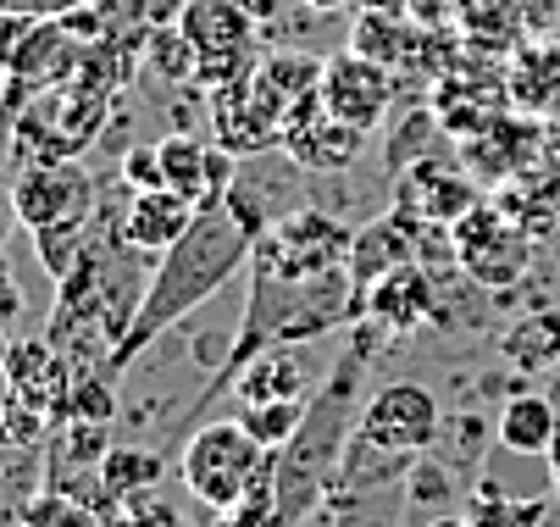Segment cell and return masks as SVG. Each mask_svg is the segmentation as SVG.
Segmentation results:
<instances>
[{
  "label": "cell",
  "instance_id": "obj_11",
  "mask_svg": "<svg viewBox=\"0 0 560 527\" xmlns=\"http://www.w3.org/2000/svg\"><path fill=\"white\" fill-rule=\"evenodd\" d=\"M211 128H217V144L228 156H261V150L278 144V128H283V112L261 95L256 72L233 90H217L211 95Z\"/></svg>",
  "mask_w": 560,
  "mask_h": 527
},
{
  "label": "cell",
  "instance_id": "obj_27",
  "mask_svg": "<svg viewBox=\"0 0 560 527\" xmlns=\"http://www.w3.org/2000/svg\"><path fill=\"white\" fill-rule=\"evenodd\" d=\"M84 245H90V222H84V229H39V234H34V256L45 261V272H50L56 283L78 267Z\"/></svg>",
  "mask_w": 560,
  "mask_h": 527
},
{
  "label": "cell",
  "instance_id": "obj_17",
  "mask_svg": "<svg viewBox=\"0 0 560 527\" xmlns=\"http://www.w3.org/2000/svg\"><path fill=\"white\" fill-rule=\"evenodd\" d=\"M555 433H560V411L549 395L538 389H516L505 406H500V422H494V438L511 456H549L555 449Z\"/></svg>",
  "mask_w": 560,
  "mask_h": 527
},
{
  "label": "cell",
  "instance_id": "obj_36",
  "mask_svg": "<svg viewBox=\"0 0 560 527\" xmlns=\"http://www.w3.org/2000/svg\"><path fill=\"white\" fill-rule=\"evenodd\" d=\"M28 505V500H23ZM23 505H7V500H0V527H28L23 522Z\"/></svg>",
  "mask_w": 560,
  "mask_h": 527
},
{
  "label": "cell",
  "instance_id": "obj_14",
  "mask_svg": "<svg viewBox=\"0 0 560 527\" xmlns=\"http://www.w3.org/2000/svg\"><path fill=\"white\" fill-rule=\"evenodd\" d=\"M200 216V206L178 189H139L128 195V211L117 216L122 222V239L139 250V256H167L184 234H189V222Z\"/></svg>",
  "mask_w": 560,
  "mask_h": 527
},
{
  "label": "cell",
  "instance_id": "obj_22",
  "mask_svg": "<svg viewBox=\"0 0 560 527\" xmlns=\"http://www.w3.org/2000/svg\"><path fill=\"white\" fill-rule=\"evenodd\" d=\"M323 67H328V61H316V56L278 50V56L256 61V84H261V95H267L278 112H289L294 101H305V95L323 90Z\"/></svg>",
  "mask_w": 560,
  "mask_h": 527
},
{
  "label": "cell",
  "instance_id": "obj_40",
  "mask_svg": "<svg viewBox=\"0 0 560 527\" xmlns=\"http://www.w3.org/2000/svg\"><path fill=\"white\" fill-rule=\"evenodd\" d=\"M555 411H560V400H555ZM549 456H555V489H560V433H555V449H549Z\"/></svg>",
  "mask_w": 560,
  "mask_h": 527
},
{
  "label": "cell",
  "instance_id": "obj_41",
  "mask_svg": "<svg viewBox=\"0 0 560 527\" xmlns=\"http://www.w3.org/2000/svg\"><path fill=\"white\" fill-rule=\"evenodd\" d=\"M217 527H245V522H238V516H233V511H228V516H222V522H217Z\"/></svg>",
  "mask_w": 560,
  "mask_h": 527
},
{
  "label": "cell",
  "instance_id": "obj_19",
  "mask_svg": "<svg viewBox=\"0 0 560 527\" xmlns=\"http://www.w3.org/2000/svg\"><path fill=\"white\" fill-rule=\"evenodd\" d=\"M455 23H460V39L471 50H494V56L516 50L527 34L516 0H455Z\"/></svg>",
  "mask_w": 560,
  "mask_h": 527
},
{
  "label": "cell",
  "instance_id": "obj_20",
  "mask_svg": "<svg viewBox=\"0 0 560 527\" xmlns=\"http://www.w3.org/2000/svg\"><path fill=\"white\" fill-rule=\"evenodd\" d=\"M162 456H150V449H133V444H112L101 467H95V483L112 505H128V500H144L155 494V483H162Z\"/></svg>",
  "mask_w": 560,
  "mask_h": 527
},
{
  "label": "cell",
  "instance_id": "obj_34",
  "mask_svg": "<svg viewBox=\"0 0 560 527\" xmlns=\"http://www.w3.org/2000/svg\"><path fill=\"white\" fill-rule=\"evenodd\" d=\"M355 7V17L361 12H399V17H411V0H350Z\"/></svg>",
  "mask_w": 560,
  "mask_h": 527
},
{
  "label": "cell",
  "instance_id": "obj_32",
  "mask_svg": "<svg viewBox=\"0 0 560 527\" xmlns=\"http://www.w3.org/2000/svg\"><path fill=\"white\" fill-rule=\"evenodd\" d=\"M411 17L422 28H444V23H455V0H411Z\"/></svg>",
  "mask_w": 560,
  "mask_h": 527
},
{
  "label": "cell",
  "instance_id": "obj_5",
  "mask_svg": "<svg viewBox=\"0 0 560 527\" xmlns=\"http://www.w3.org/2000/svg\"><path fill=\"white\" fill-rule=\"evenodd\" d=\"M7 200H12V211H18V222L28 234H39V229H84V222L101 211V184L78 156L23 162Z\"/></svg>",
  "mask_w": 560,
  "mask_h": 527
},
{
  "label": "cell",
  "instance_id": "obj_18",
  "mask_svg": "<svg viewBox=\"0 0 560 527\" xmlns=\"http://www.w3.org/2000/svg\"><path fill=\"white\" fill-rule=\"evenodd\" d=\"M305 389H311V372H305V361L289 355V350H267V355H256V361L233 378V400H238V406L305 400Z\"/></svg>",
  "mask_w": 560,
  "mask_h": 527
},
{
  "label": "cell",
  "instance_id": "obj_42",
  "mask_svg": "<svg viewBox=\"0 0 560 527\" xmlns=\"http://www.w3.org/2000/svg\"><path fill=\"white\" fill-rule=\"evenodd\" d=\"M0 428H7V389H0Z\"/></svg>",
  "mask_w": 560,
  "mask_h": 527
},
{
  "label": "cell",
  "instance_id": "obj_25",
  "mask_svg": "<svg viewBox=\"0 0 560 527\" xmlns=\"http://www.w3.org/2000/svg\"><path fill=\"white\" fill-rule=\"evenodd\" d=\"M144 56H150V67L162 72V79H195L200 72V50L184 39L178 23H155L144 34Z\"/></svg>",
  "mask_w": 560,
  "mask_h": 527
},
{
  "label": "cell",
  "instance_id": "obj_24",
  "mask_svg": "<svg viewBox=\"0 0 560 527\" xmlns=\"http://www.w3.org/2000/svg\"><path fill=\"white\" fill-rule=\"evenodd\" d=\"M544 516H549V500H516V494H505L494 478H477V489H471V505H466V522L471 527H544Z\"/></svg>",
  "mask_w": 560,
  "mask_h": 527
},
{
  "label": "cell",
  "instance_id": "obj_13",
  "mask_svg": "<svg viewBox=\"0 0 560 527\" xmlns=\"http://www.w3.org/2000/svg\"><path fill=\"white\" fill-rule=\"evenodd\" d=\"M162 173H167V189L189 195L200 211L217 206L233 189V156L222 144H206V139L184 133V128L173 139H162Z\"/></svg>",
  "mask_w": 560,
  "mask_h": 527
},
{
  "label": "cell",
  "instance_id": "obj_15",
  "mask_svg": "<svg viewBox=\"0 0 560 527\" xmlns=\"http://www.w3.org/2000/svg\"><path fill=\"white\" fill-rule=\"evenodd\" d=\"M178 28L200 50V61L238 56V50H250V39H256V17L238 7V0H184Z\"/></svg>",
  "mask_w": 560,
  "mask_h": 527
},
{
  "label": "cell",
  "instance_id": "obj_10",
  "mask_svg": "<svg viewBox=\"0 0 560 527\" xmlns=\"http://www.w3.org/2000/svg\"><path fill=\"white\" fill-rule=\"evenodd\" d=\"M444 317V300H439V278L417 261L394 267L383 283L366 289V323L383 328V339H406L428 323Z\"/></svg>",
  "mask_w": 560,
  "mask_h": 527
},
{
  "label": "cell",
  "instance_id": "obj_28",
  "mask_svg": "<svg viewBox=\"0 0 560 527\" xmlns=\"http://www.w3.org/2000/svg\"><path fill=\"white\" fill-rule=\"evenodd\" d=\"M106 527H189V522H184V511H173L167 500L144 494V500H128V505H117V511L106 516Z\"/></svg>",
  "mask_w": 560,
  "mask_h": 527
},
{
  "label": "cell",
  "instance_id": "obj_31",
  "mask_svg": "<svg viewBox=\"0 0 560 527\" xmlns=\"http://www.w3.org/2000/svg\"><path fill=\"white\" fill-rule=\"evenodd\" d=\"M84 0H0V12H23V17H61Z\"/></svg>",
  "mask_w": 560,
  "mask_h": 527
},
{
  "label": "cell",
  "instance_id": "obj_38",
  "mask_svg": "<svg viewBox=\"0 0 560 527\" xmlns=\"http://www.w3.org/2000/svg\"><path fill=\"white\" fill-rule=\"evenodd\" d=\"M422 527H471V522H466V516H450V511H444V516H428Z\"/></svg>",
  "mask_w": 560,
  "mask_h": 527
},
{
  "label": "cell",
  "instance_id": "obj_7",
  "mask_svg": "<svg viewBox=\"0 0 560 527\" xmlns=\"http://www.w3.org/2000/svg\"><path fill=\"white\" fill-rule=\"evenodd\" d=\"M450 245H455V267L477 289H516L533 267V239L511 229L494 206H471L450 229Z\"/></svg>",
  "mask_w": 560,
  "mask_h": 527
},
{
  "label": "cell",
  "instance_id": "obj_21",
  "mask_svg": "<svg viewBox=\"0 0 560 527\" xmlns=\"http://www.w3.org/2000/svg\"><path fill=\"white\" fill-rule=\"evenodd\" d=\"M411 489L388 483V489H328V522L334 527H399V511H406Z\"/></svg>",
  "mask_w": 560,
  "mask_h": 527
},
{
  "label": "cell",
  "instance_id": "obj_9",
  "mask_svg": "<svg viewBox=\"0 0 560 527\" xmlns=\"http://www.w3.org/2000/svg\"><path fill=\"white\" fill-rule=\"evenodd\" d=\"M316 95H323V106L339 122L372 133L388 117V106H394V72L366 61V56H355V50H345V56H334L323 67V90H316Z\"/></svg>",
  "mask_w": 560,
  "mask_h": 527
},
{
  "label": "cell",
  "instance_id": "obj_23",
  "mask_svg": "<svg viewBox=\"0 0 560 527\" xmlns=\"http://www.w3.org/2000/svg\"><path fill=\"white\" fill-rule=\"evenodd\" d=\"M500 350H505V361L516 366V372H549V366H560V317L555 312H533V317H522L505 339H500Z\"/></svg>",
  "mask_w": 560,
  "mask_h": 527
},
{
  "label": "cell",
  "instance_id": "obj_33",
  "mask_svg": "<svg viewBox=\"0 0 560 527\" xmlns=\"http://www.w3.org/2000/svg\"><path fill=\"white\" fill-rule=\"evenodd\" d=\"M516 12H522L527 28H549L560 17V0H516Z\"/></svg>",
  "mask_w": 560,
  "mask_h": 527
},
{
  "label": "cell",
  "instance_id": "obj_1",
  "mask_svg": "<svg viewBox=\"0 0 560 527\" xmlns=\"http://www.w3.org/2000/svg\"><path fill=\"white\" fill-rule=\"evenodd\" d=\"M267 222L272 216L261 211V200L245 184H233L217 206H206L189 222V234L167 256H155V272L144 278V294H139V312H133L128 333L117 339V350L106 355L112 378H122L155 339L173 333L184 317H195L217 289H228L233 272L250 267V250Z\"/></svg>",
  "mask_w": 560,
  "mask_h": 527
},
{
  "label": "cell",
  "instance_id": "obj_3",
  "mask_svg": "<svg viewBox=\"0 0 560 527\" xmlns=\"http://www.w3.org/2000/svg\"><path fill=\"white\" fill-rule=\"evenodd\" d=\"M272 461V449L245 428V422H200L178 456V478L184 489L211 505V511H233L250 494V483L261 478V467Z\"/></svg>",
  "mask_w": 560,
  "mask_h": 527
},
{
  "label": "cell",
  "instance_id": "obj_29",
  "mask_svg": "<svg viewBox=\"0 0 560 527\" xmlns=\"http://www.w3.org/2000/svg\"><path fill=\"white\" fill-rule=\"evenodd\" d=\"M122 184L139 195V189H162L167 173H162V144H133L122 156Z\"/></svg>",
  "mask_w": 560,
  "mask_h": 527
},
{
  "label": "cell",
  "instance_id": "obj_8",
  "mask_svg": "<svg viewBox=\"0 0 560 527\" xmlns=\"http://www.w3.org/2000/svg\"><path fill=\"white\" fill-rule=\"evenodd\" d=\"M361 128L339 122L323 95H305L283 112V128H278V150L294 162V167H316V173H345L361 162Z\"/></svg>",
  "mask_w": 560,
  "mask_h": 527
},
{
  "label": "cell",
  "instance_id": "obj_12",
  "mask_svg": "<svg viewBox=\"0 0 560 527\" xmlns=\"http://www.w3.org/2000/svg\"><path fill=\"white\" fill-rule=\"evenodd\" d=\"M399 206L422 222H433V229H455V222L483 200H477V184L450 156H417L411 173L399 178Z\"/></svg>",
  "mask_w": 560,
  "mask_h": 527
},
{
  "label": "cell",
  "instance_id": "obj_2",
  "mask_svg": "<svg viewBox=\"0 0 560 527\" xmlns=\"http://www.w3.org/2000/svg\"><path fill=\"white\" fill-rule=\"evenodd\" d=\"M383 344V328L372 323H355V339L350 350L334 361L328 384L305 400V422L300 433L272 449L278 461V527H300L316 505H328V489H334V472H339V456L355 433V389H361V372L372 366Z\"/></svg>",
  "mask_w": 560,
  "mask_h": 527
},
{
  "label": "cell",
  "instance_id": "obj_16",
  "mask_svg": "<svg viewBox=\"0 0 560 527\" xmlns=\"http://www.w3.org/2000/svg\"><path fill=\"white\" fill-rule=\"evenodd\" d=\"M422 39H428V28H422L417 17L361 12V17H355V34H350V50L394 72V67H422Z\"/></svg>",
  "mask_w": 560,
  "mask_h": 527
},
{
  "label": "cell",
  "instance_id": "obj_37",
  "mask_svg": "<svg viewBox=\"0 0 560 527\" xmlns=\"http://www.w3.org/2000/svg\"><path fill=\"white\" fill-rule=\"evenodd\" d=\"M300 7H311V12H323V17H328V12H345L350 0H300Z\"/></svg>",
  "mask_w": 560,
  "mask_h": 527
},
{
  "label": "cell",
  "instance_id": "obj_4",
  "mask_svg": "<svg viewBox=\"0 0 560 527\" xmlns=\"http://www.w3.org/2000/svg\"><path fill=\"white\" fill-rule=\"evenodd\" d=\"M350 239H355V229H345L339 216L300 206L289 216H272L261 229L250 267H267L278 278H323V272L350 267Z\"/></svg>",
  "mask_w": 560,
  "mask_h": 527
},
{
  "label": "cell",
  "instance_id": "obj_43",
  "mask_svg": "<svg viewBox=\"0 0 560 527\" xmlns=\"http://www.w3.org/2000/svg\"><path fill=\"white\" fill-rule=\"evenodd\" d=\"M0 494H7V467H0Z\"/></svg>",
  "mask_w": 560,
  "mask_h": 527
},
{
  "label": "cell",
  "instance_id": "obj_26",
  "mask_svg": "<svg viewBox=\"0 0 560 527\" xmlns=\"http://www.w3.org/2000/svg\"><path fill=\"white\" fill-rule=\"evenodd\" d=\"M238 422H245L267 449H283L300 422H305V400H267V406H238Z\"/></svg>",
  "mask_w": 560,
  "mask_h": 527
},
{
  "label": "cell",
  "instance_id": "obj_35",
  "mask_svg": "<svg viewBox=\"0 0 560 527\" xmlns=\"http://www.w3.org/2000/svg\"><path fill=\"white\" fill-rule=\"evenodd\" d=\"M238 7H245L256 23H267V17H278V0H238Z\"/></svg>",
  "mask_w": 560,
  "mask_h": 527
},
{
  "label": "cell",
  "instance_id": "obj_30",
  "mask_svg": "<svg viewBox=\"0 0 560 527\" xmlns=\"http://www.w3.org/2000/svg\"><path fill=\"white\" fill-rule=\"evenodd\" d=\"M18 317H23V289H18V278H12L7 256H0V333H7Z\"/></svg>",
  "mask_w": 560,
  "mask_h": 527
},
{
  "label": "cell",
  "instance_id": "obj_6",
  "mask_svg": "<svg viewBox=\"0 0 560 527\" xmlns=\"http://www.w3.org/2000/svg\"><path fill=\"white\" fill-rule=\"evenodd\" d=\"M355 433L383 444V449H399V456H428V449L444 438V406L428 384L417 378H394V384H377L355 417Z\"/></svg>",
  "mask_w": 560,
  "mask_h": 527
},
{
  "label": "cell",
  "instance_id": "obj_39",
  "mask_svg": "<svg viewBox=\"0 0 560 527\" xmlns=\"http://www.w3.org/2000/svg\"><path fill=\"white\" fill-rule=\"evenodd\" d=\"M12 222H18V211H12V200H7V206H0V245H7V229H12Z\"/></svg>",
  "mask_w": 560,
  "mask_h": 527
}]
</instances>
